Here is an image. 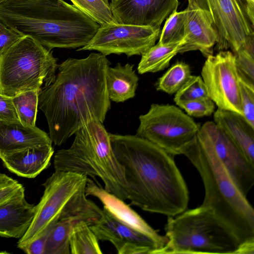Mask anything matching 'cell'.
<instances>
[{
    "instance_id": "obj_1",
    "label": "cell",
    "mask_w": 254,
    "mask_h": 254,
    "mask_svg": "<svg viewBox=\"0 0 254 254\" xmlns=\"http://www.w3.org/2000/svg\"><path fill=\"white\" fill-rule=\"evenodd\" d=\"M110 63L100 53L83 59L68 58L58 73L38 93V108L47 121L49 136L60 146L74 134L90 115L103 123L111 107L106 75Z\"/></svg>"
},
{
    "instance_id": "obj_2",
    "label": "cell",
    "mask_w": 254,
    "mask_h": 254,
    "mask_svg": "<svg viewBox=\"0 0 254 254\" xmlns=\"http://www.w3.org/2000/svg\"><path fill=\"white\" fill-rule=\"evenodd\" d=\"M109 137L124 168L127 199L132 205L168 217L188 208L189 190L174 156L136 135L109 133Z\"/></svg>"
},
{
    "instance_id": "obj_3",
    "label": "cell",
    "mask_w": 254,
    "mask_h": 254,
    "mask_svg": "<svg viewBox=\"0 0 254 254\" xmlns=\"http://www.w3.org/2000/svg\"><path fill=\"white\" fill-rule=\"evenodd\" d=\"M199 173L205 195L201 206L210 208L241 244H254V209L199 129L182 150Z\"/></svg>"
},
{
    "instance_id": "obj_4",
    "label": "cell",
    "mask_w": 254,
    "mask_h": 254,
    "mask_svg": "<svg viewBox=\"0 0 254 254\" xmlns=\"http://www.w3.org/2000/svg\"><path fill=\"white\" fill-rule=\"evenodd\" d=\"M70 147L58 150L54 159L55 171L71 172L100 178L104 189L125 201L127 185L123 166L112 148L109 133L93 115L83 120Z\"/></svg>"
},
{
    "instance_id": "obj_5",
    "label": "cell",
    "mask_w": 254,
    "mask_h": 254,
    "mask_svg": "<svg viewBox=\"0 0 254 254\" xmlns=\"http://www.w3.org/2000/svg\"><path fill=\"white\" fill-rule=\"evenodd\" d=\"M88 177L71 172L55 171L42 185L43 194L35 205L33 221L17 246L20 249L49 231L64 220L84 221L91 225L102 216V209L87 198Z\"/></svg>"
},
{
    "instance_id": "obj_6",
    "label": "cell",
    "mask_w": 254,
    "mask_h": 254,
    "mask_svg": "<svg viewBox=\"0 0 254 254\" xmlns=\"http://www.w3.org/2000/svg\"><path fill=\"white\" fill-rule=\"evenodd\" d=\"M166 245L157 254H238L241 244L209 208L201 205L168 216Z\"/></svg>"
},
{
    "instance_id": "obj_7",
    "label": "cell",
    "mask_w": 254,
    "mask_h": 254,
    "mask_svg": "<svg viewBox=\"0 0 254 254\" xmlns=\"http://www.w3.org/2000/svg\"><path fill=\"white\" fill-rule=\"evenodd\" d=\"M57 61L52 50L24 36L0 55V93L40 91L54 80Z\"/></svg>"
},
{
    "instance_id": "obj_8",
    "label": "cell",
    "mask_w": 254,
    "mask_h": 254,
    "mask_svg": "<svg viewBox=\"0 0 254 254\" xmlns=\"http://www.w3.org/2000/svg\"><path fill=\"white\" fill-rule=\"evenodd\" d=\"M188 6L202 10L217 34L215 49L254 51V27L245 0H188Z\"/></svg>"
},
{
    "instance_id": "obj_9",
    "label": "cell",
    "mask_w": 254,
    "mask_h": 254,
    "mask_svg": "<svg viewBox=\"0 0 254 254\" xmlns=\"http://www.w3.org/2000/svg\"><path fill=\"white\" fill-rule=\"evenodd\" d=\"M137 136L175 156L195 136L200 125L178 107L152 104L139 117Z\"/></svg>"
},
{
    "instance_id": "obj_10",
    "label": "cell",
    "mask_w": 254,
    "mask_h": 254,
    "mask_svg": "<svg viewBox=\"0 0 254 254\" xmlns=\"http://www.w3.org/2000/svg\"><path fill=\"white\" fill-rule=\"evenodd\" d=\"M160 32V29L150 26L105 24L100 25L88 43L77 51H97L105 56L141 55L155 45Z\"/></svg>"
},
{
    "instance_id": "obj_11",
    "label": "cell",
    "mask_w": 254,
    "mask_h": 254,
    "mask_svg": "<svg viewBox=\"0 0 254 254\" xmlns=\"http://www.w3.org/2000/svg\"><path fill=\"white\" fill-rule=\"evenodd\" d=\"M201 73L208 95L218 108L242 116L239 75L235 55L224 50L208 57Z\"/></svg>"
},
{
    "instance_id": "obj_12",
    "label": "cell",
    "mask_w": 254,
    "mask_h": 254,
    "mask_svg": "<svg viewBox=\"0 0 254 254\" xmlns=\"http://www.w3.org/2000/svg\"><path fill=\"white\" fill-rule=\"evenodd\" d=\"M199 129L209 141L237 187L247 196L254 185V165L214 121L204 123Z\"/></svg>"
},
{
    "instance_id": "obj_13",
    "label": "cell",
    "mask_w": 254,
    "mask_h": 254,
    "mask_svg": "<svg viewBox=\"0 0 254 254\" xmlns=\"http://www.w3.org/2000/svg\"><path fill=\"white\" fill-rule=\"evenodd\" d=\"M90 227L99 241L112 243L118 254H157L163 248L150 237L117 220L104 207L101 218Z\"/></svg>"
},
{
    "instance_id": "obj_14",
    "label": "cell",
    "mask_w": 254,
    "mask_h": 254,
    "mask_svg": "<svg viewBox=\"0 0 254 254\" xmlns=\"http://www.w3.org/2000/svg\"><path fill=\"white\" fill-rule=\"evenodd\" d=\"M179 0H111L112 13L118 23L160 29L163 21L177 11Z\"/></svg>"
},
{
    "instance_id": "obj_15",
    "label": "cell",
    "mask_w": 254,
    "mask_h": 254,
    "mask_svg": "<svg viewBox=\"0 0 254 254\" xmlns=\"http://www.w3.org/2000/svg\"><path fill=\"white\" fill-rule=\"evenodd\" d=\"M85 191L87 196L97 198L103 204V207L120 222L150 237L163 248L167 244L168 239L165 236L158 234L124 200L106 190L97 182L88 178Z\"/></svg>"
},
{
    "instance_id": "obj_16",
    "label": "cell",
    "mask_w": 254,
    "mask_h": 254,
    "mask_svg": "<svg viewBox=\"0 0 254 254\" xmlns=\"http://www.w3.org/2000/svg\"><path fill=\"white\" fill-rule=\"evenodd\" d=\"M184 23V37L178 53L199 51L206 58L213 55L217 34L204 12L197 8L187 6Z\"/></svg>"
},
{
    "instance_id": "obj_17",
    "label": "cell",
    "mask_w": 254,
    "mask_h": 254,
    "mask_svg": "<svg viewBox=\"0 0 254 254\" xmlns=\"http://www.w3.org/2000/svg\"><path fill=\"white\" fill-rule=\"evenodd\" d=\"M52 143L49 135L36 126L0 121V159L17 151Z\"/></svg>"
},
{
    "instance_id": "obj_18",
    "label": "cell",
    "mask_w": 254,
    "mask_h": 254,
    "mask_svg": "<svg viewBox=\"0 0 254 254\" xmlns=\"http://www.w3.org/2000/svg\"><path fill=\"white\" fill-rule=\"evenodd\" d=\"M35 205L27 201L25 193L0 205V237L22 238L34 216Z\"/></svg>"
},
{
    "instance_id": "obj_19",
    "label": "cell",
    "mask_w": 254,
    "mask_h": 254,
    "mask_svg": "<svg viewBox=\"0 0 254 254\" xmlns=\"http://www.w3.org/2000/svg\"><path fill=\"white\" fill-rule=\"evenodd\" d=\"M54 153L52 145L29 148L1 158L3 166L18 176L34 178L50 165Z\"/></svg>"
},
{
    "instance_id": "obj_20",
    "label": "cell",
    "mask_w": 254,
    "mask_h": 254,
    "mask_svg": "<svg viewBox=\"0 0 254 254\" xmlns=\"http://www.w3.org/2000/svg\"><path fill=\"white\" fill-rule=\"evenodd\" d=\"M213 119L214 122L254 165V127L242 115L219 108L214 112Z\"/></svg>"
},
{
    "instance_id": "obj_21",
    "label": "cell",
    "mask_w": 254,
    "mask_h": 254,
    "mask_svg": "<svg viewBox=\"0 0 254 254\" xmlns=\"http://www.w3.org/2000/svg\"><path fill=\"white\" fill-rule=\"evenodd\" d=\"M138 80L132 64L127 63L122 65L118 63L115 67L109 66L106 72V82L110 100L120 103L133 98Z\"/></svg>"
},
{
    "instance_id": "obj_22",
    "label": "cell",
    "mask_w": 254,
    "mask_h": 254,
    "mask_svg": "<svg viewBox=\"0 0 254 254\" xmlns=\"http://www.w3.org/2000/svg\"><path fill=\"white\" fill-rule=\"evenodd\" d=\"M181 41L161 44L158 43L142 54L138 64L139 74L156 72L167 68L178 53Z\"/></svg>"
},
{
    "instance_id": "obj_23",
    "label": "cell",
    "mask_w": 254,
    "mask_h": 254,
    "mask_svg": "<svg viewBox=\"0 0 254 254\" xmlns=\"http://www.w3.org/2000/svg\"><path fill=\"white\" fill-rule=\"evenodd\" d=\"M99 240L89 224L84 221L76 222L69 238L70 253L72 254H102Z\"/></svg>"
},
{
    "instance_id": "obj_24",
    "label": "cell",
    "mask_w": 254,
    "mask_h": 254,
    "mask_svg": "<svg viewBox=\"0 0 254 254\" xmlns=\"http://www.w3.org/2000/svg\"><path fill=\"white\" fill-rule=\"evenodd\" d=\"M76 222L67 219L55 223L48 234L44 254H70L69 238L72 228Z\"/></svg>"
},
{
    "instance_id": "obj_25",
    "label": "cell",
    "mask_w": 254,
    "mask_h": 254,
    "mask_svg": "<svg viewBox=\"0 0 254 254\" xmlns=\"http://www.w3.org/2000/svg\"><path fill=\"white\" fill-rule=\"evenodd\" d=\"M190 76V65L185 62L178 61L158 79L156 88L169 94L176 93Z\"/></svg>"
},
{
    "instance_id": "obj_26",
    "label": "cell",
    "mask_w": 254,
    "mask_h": 254,
    "mask_svg": "<svg viewBox=\"0 0 254 254\" xmlns=\"http://www.w3.org/2000/svg\"><path fill=\"white\" fill-rule=\"evenodd\" d=\"M39 91L30 90L12 97L20 123L25 126H36Z\"/></svg>"
},
{
    "instance_id": "obj_27",
    "label": "cell",
    "mask_w": 254,
    "mask_h": 254,
    "mask_svg": "<svg viewBox=\"0 0 254 254\" xmlns=\"http://www.w3.org/2000/svg\"><path fill=\"white\" fill-rule=\"evenodd\" d=\"M72 4L100 25L117 23L110 9L109 0H70Z\"/></svg>"
},
{
    "instance_id": "obj_28",
    "label": "cell",
    "mask_w": 254,
    "mask_h": 254,
    "mask_svg": "<svg viewBox=\"0 0 254 254\" xmlns=\"http://www.w3.org/2000/svg\"><path fill=\"white\" fill-rule=\"evenodd\" d=\"M186 9L175 11L167 18L158 43L165 44L181 41L184 37Z\"/></svg>"
},
{
    "instance_id": "obj_29",
    "label": "cell",
    "mask_w": 254,
    "mask_h": 254,
    "mask_svg": "<svg viewBox=\"0 0 254 254\" xmlns=\"http://www.w3.org/2000/svg\"><path fill=\"white\" fill-rule=\"evenodd\" d=\"M209 98L204 83L200 76L191 75L185 84L175 93L176 104Z\"/></svg>"
},
{
    "instance_id": "obj_30",
    "label": "cell",
    "mask_w": 254,
    "mask_h": 254,
    "mask_svg": "<svg viewBox=\"0 0 254 254\" xmlns=\"http://www.w3.org/2000/svg\"><path fill=\"white\" fill-rule=\"evenodd\" d=\"M242 116L254 127V85L239 77Z\"/></svg>"
},
{
    "instance_id": "obj_31",
    "label": "cell",
    "mask_w": 254,
    "mask_h": 254,
    "mask_svg": "<svg viewBox=\"0 0 254 254\" xmlns=\"http://www.w3.org/2000/svg\"><path fill=\"white\" fill-rule=\"evenodd\" d=\"M234 55L239 77L254 85V51L242 50Z\"/></svg>"
},
{
    "instance_id": "obj_32",
    "label": "cell",
    "mask_w": 254,
    "mask_h": 254,
    "mask_svg": "<svg viewBox=\"0 0 254 254\" xmlns=\"http://www.w3.org/2000/svg\"><path fill=\"white\" fill-rule=\"evenodd\" d=\"M177 105L189 116L196 118L210 116L215 109V104L210 98L181 102Z\"/></svg>"
},
{
    "instance_id": "obj_33",
    "label": "cell",
    "mask_w": 254,
    "mask_h": 254,
    "mask_svg": "<svg viewBox=\"0 0 254 254\" xmlns=\"http://www.w3.org/2000/svg\"><path fill=\"white\" fill-rule=\"evenodd\" d=\"M24 193V188L18 181L0 173V205Z\"/></svg>"
},
{
    "instance_id": "obj_34",
    "label": "cell",
    "mask_w": 254,
    "mask_h": 254,
    "mask_svg": "<svg viewBox=\"0 0 254 254\" xmlns=\"http://www.w3.org/2000/svg\"><path fill=\"white\" fill-rule=\"evenodd\" d=\"M23 36L17 30L0 21V55Z\"/></svg>"
},
{
    "instance_id": "obj_35",
    "label": "cell",
    "mask_w": 254,
    "mask_h": 254,
    "mask_svg": "<svg viewBox=\"0 0 254 254\" xmlns=\"http://www.w3.org/2000/svg\"><path fill=\"white\" fill-rule=\"evenodd\" d=\"M0 121L19 122L12 97L0 93Z\"/></svg>"
},
{
    "instance_id": "obj_36",
    "label": "cell",
    "mask_w": 254,
    "mask_h": 254,
    "mask_svg": "<svg viewBox=\"0 0 254 254\" xmlns=\"http://www.w3.org/2000/svg\"><path fill=\"white\" fill-rule=\"evenodd\" d=\"M50 231L20 249L27 254H44L46 242Z\"/></svg>"
},
{
    "instance_id": "obj_37",
    "label": "cell",
    "mask_w": 254,
    "mask_h": 254,
    "mask_svg": "<svg viewBox=\"0 0 254 254\" xmlns=\"http://www.w3.org/2000/svg\"><path fill=\"white\" fill-rule=\"evenodd\" d=\"M248 17L252 24H254V0H245Z\"/></svg>"
},
{
    "instance_id": "obj_38",
    "label": "cell",
    "mask_w": 254,
    "mask_h": 254,
    "mask_svg": "<svg viewBox=\"0 0 254 254\" xmlns=\"http://www.w3.org/2000/svg\"><path fill=\"white\" fill-rule=\"evenodd\" d=\"M9 254V253H7L6 252H0V254Z\"/></svg>"
},
{
    "instance_id": "obj_39",
    "label": "cell",
    "mask_w": 254,
    "mask_h": 254,
    "mask_svg": "<svg viewBox=\"0 0 254 254\" xmlns=\"http://www.w3.org/2000/svg\"><path fill=\"white\" fill-rule=\"evenodd\" d=\"M1 0H0V1H1Z\"/></svg>"
}]
</instances>
